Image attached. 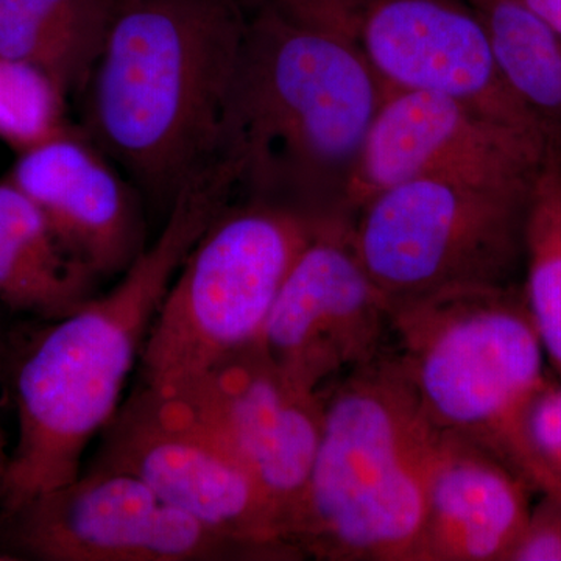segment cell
<instances>
[{
	"instance_id": "22",
	"label": "cell",
	"mask_w": 561,
	"mask_h": 561,
	"mask_svg": "<svg viewBox=\"0 0 561 561\" xmlns=\"http://www.w3.org/2000/svg\"><path fill=\"white\" fill-rule=\"evenodd\" d=\"M511 561H561V494H542L531 508Z\"/></svg>"
},
{
	"instance_id": "19",
	"label": "cell",
	"mask_w": 561,
	"mask_h": 561,
	"mask_svg": "<svg viewBox=\"0 0 561 561\" xmlns=\"http://www.w3.org/2000/svg\"><path fill=\"white\" fill-rule=\"evenodd\" d=\"M523 295L561 381V139L551 136L531 183L524 231Z\"/></svg>"
},
{
	"instance_id": "13",
	"label": "cell",
	"mask_w": 561,
	"mask_h": 561,
	"mask_svg": "<svg viewBox=\"0 0 561 561\" xmlns=\"http://www.w3.org/2000/svg\"><path fill=\"white\" fill-rule=\"evenodd\" d=\"M162 391L186 401L241 461L275 505L295 546V526L319 448L324 393L291 381L257 343Z\"/></svg>"
},
{
	"instance_id": "2",
	"label": "cell",
	"mask_w": 561,
	"mask_h": 561,
	"mask_svg": "<svg viewBox=\"0 0 561 561\" xmlns=\"http://www.w3.org/2000/svg\"><path fill=\"white\" fill-rule=\"evenodd\" d=\"M234 194L227 169L210 162L180 192L157 241L119 283L50 321L14 362L18 442L0 513L79 478L84 451L124 401L125 383L176 272Z\"/></svg>"
},
{
	"instance_id": "1",
	"label": "cell",
	"mask_w": 561,
	"mask_h": 561,
	"mask_svg": "<svg viewBox=\"0 0 561 561\" xmlns=\"http://www.w3.org/2000/svg\"><path fill=\"white\" fill-rule=\"evenodd\" d=\"M241 58L214 160L236 194L316 225L345 197L386 88L356 44L306 0H247Z\"/></svg>"
},
{
	"instance_id": "7",
	"label": "cell",
	"mask_w": 561,
	"mask_h": 561,
	"mask_svg": "<svg viewBox=\"0 0 561 561\" xmlns=\"http://www.w3.org/2000/svg\"><path fill=\"white\" fill-rule=\"evenodd\" d=\"M531 183L404 181L356 210L351 241L390 309L516 286Z\"/></svg>"
},
{
	"instance_id": "24",
	"label": "cell",
	"mask_w": 561,
	"mask_h": 561,
	"mask_svg": "<svg viewBox=\"0 0 561 561\" xmlns=\"http://www.w3.org/2000/svg\"><path fill=\"white\" fill-rule=\"evenodd\" d=\"M10 459L9 442H7L5 431L0 424V493H2L3 483H5L7 472H9Z\"/></svg>"
},
{
	"instance_id": "10",
	"label": "cell",
	"mask_w": 561,
	"mask_h": 561,
	"mask_svg": "<svg viewBox=\"0 0 561 561\" xmlns=\"http://www.w3.org/2000/svg\"><path fill=\"white\" fill-rule=\"evenodd\" d=\"M353 39L386 90L456 99L491 119L546 136L502 79L470 0H306Z\"/></svg>"
},
{
	"instance_id": "25",
	"label": "cell",
	"mask_w": 561,
	"mask_h": 561,
	"mask_svg": "<svg viewBox=\"0 0 561 561\" xmlns=\"http://www.w3.org/2000/svg\"><path fill=\"white\" fill-rule=\"evenodd\" d=\"M9 342H7L5 334H3L2 324H0V376L3 375L10 367L9 356Z\"/></svg>"
},
{
	"instance_id": "17",
	"label": "cell",
	"mask_w": 561,
	"mask_h": 561,
	"mask_svg": "<svg viewBox=\"0 0 561 561\" xmlns=\"http://www.w3.org/2000/svg\"><path fill=\"white\" fill-rule=\"evenodd\" d=\"M114 0H0V57L31 62L66 94L87 90Z\"/></svg>"
},
{
	"instance_id": "3",
	"label": "cell",
	"mask_w": 561,
	"mask_h": 561,
	"mask_svg": "<svg viewBox=\"0 0 561 561\" xmlns=\"http://www.w3.org/2000/svg\"><path fill=\"white\" fill-rule=\"evenodd\" d=\"M245 27L243 0H114L83 133L164 216L216 157Z\"/></svg>"
},
{
	"instance_id": "11",
	"label": "cell",
	"mask_w": 561,
	"mask_h": 561,
	"mask_svg": "<svg viewBox=\"0 0 561 561\" xmlns=\"http://www.w3.org/2000/svg\"><path fill=\"white\" fill-rule=\"evenodd\" d=\"M389 301L354 250L350 221L321 225L291 265L257 345L291 381L324 393L387 353Z\"/></svg>"
},
{
	"instance_id": "8",
	"label": "cell",
	"mask_w": 561,
	"mask_h": 561,
	"mask_svg": "<svg viewBox=\"0 0 561 561\" xmlns=\"http://www.w3.org/2000/svg\"><path fill=\"white\" fill-rule=\"evenodd\" d=\"M90 470L139 479L262 561L302 560L267 494L176 394L140 382L103 427Z\"/></svg>"
},
{
	"instance_id": "20",
	"label": "cell",
	"mask_w": 561,
	"mask_h": 561,
	"mask_svg": "<svg viewBox=\"0 0 561 561\" xmlns=\"http://www.w3.org/2000/svg\"><path fill=\"white\" fill-rule=\"evenodd\" d=\"M66 98L43 69L0 57V140L22 153L69 130Z\"/></svg>"
},
{
	"instance_id": "16",
	"label": "cell",
	"mask_w": 561,
	"mask_h": 561,
	"mask_svg": "<svg viewBox=\"0 0 561 561\" xmlns=\"http://www.w3.org/2000/svg\"><path fill=\"white\" fill-rule=\"evenodd\" d=\"M98 283L62 249L43 210L0 180V302L50 323L79 311Z\"/></svg>"
},
{
	"instance_id": "18",
	"label": "cell",
	"mask_w": 561,
	"mask_h": 561,
	"mask_svg": "<svg viewBox=\"0 0 561 561\" xmlns=\"http://www.w3.org/2000/svg\"><path fill=\"white\" fill-rule=\"evenodd\" d=\"M515 98L561 139V36L519 0H470Z\"/></svg>"
},
{
	"instance_id": "9",
	"label": "cell",
	"mask_w": 561,
	"mask_h": 561,
	"mask_svg": "<svg viewBox=\"0 0 561 561\" xmlns=\"http://www.w3.org/2000/svg\"><path fill=\"white\" fill-rule=\"evenodd\" d=\"M0 538L14 556L39 561H262L124 472L81 471L0 513Z\"/></svg>"
},
{
	"instance_id": "23",
	"label": "cell",
	"mask_w": 561,
	"mask_h": 561,
	"mask_svg": "<svg viewBox=\"0 0 561 561\" xmlns=\"http://www.w3.org/2000/svg\"><path fill=\"white\" fill-rule=\"evenodd\" d=\"M561 36V0H519Z\"/></svg>"
},
{
	"instance_id": "14",
	"label": "cell",
	"mask_w": 561,
	"mask_h": 561,
	"mask_svg": "<svg viewBox=\"0 0 561 561\" xmlns=\"http://www.w3.org/2000/svg\"><path fill=\"white\" fill-rule=\"evenodd\" d=\"M7 179L98 280L124 275L149 245L142 197L83 131L69 128L22 151Z\"/></svg>"
},
{
	"instance_id": "5",
	"label": "cell",
	"mask_w": 561,
	"mask_h": 561,
	"mask_svg": "<svg viewBox=\"0 0 561 561\" xmlns=\"http://www.w3.org/2000/svg\"><path fill=\"white\" fill-rule=\"evenodd\" d=\"M394 359L443 432L504 461L545 494L526 419L545 350L518 286L451 291L391 309Z\"/></svg>"
},
{
	"instance_id": "15",
	"label": "cell",
	"mask_w": 561,
	"mask_h": 561,
	"mask_svg": "<svg viewBox=\"0 0 561 561\" xmlns=\"http://www.w3.org/2000/svg\"><path fill=\"white\" fill-rule=\"evenodd\" d=\"M530 489L504 461L443 434L415 561H511Z\"/></svg>"
},
{
	"instance_id": "12",
	"label": "cell",
	"mask_w": 561,
	"mask_h": 561,
	"mask_svg": "<svg viewBox=\"0 0 561 561\" xmlns=\"http://www.w3.org/2000/svg\"><path fill=\"white\" fill-rule=\"evenodd\" d=\"M549 139L446 95L386 90L346 191V220L376 194L404 181L530 183Z\"/></svg>"
},
{
	"instance_id": "6",
	"label": "cell",
	"mask_w": 561,
	"mask_h": 561,
	"mask_svg": "<svg viewBox=\"0 0 561 561\" xmlns=\"http://www.w3.org/2000/svg\"><path fill=\"white\" fill-rule=\"evenodd\" d=\"M319 228L279 206L232 201L192 247L161 302L139 360L142 383L173 389L254 345Z\"/></svg>"
},
{
	"instance_id": "21",
	"label": "cell",
	"mask_w": 561,
	"mask_h": 561,
	"mask_svg": "<svg viewBox=\"0 0 561 561\" xmlns=\"http://www.w3.org/2000/svg\"><path fill=\"white\" fill-rule=\"evenodd\" d=\"M531 456L545 479V494H561V382H546L526 419Z\"/></svg>"
},
{
	"instance_id": "4",
	"label": "cell",
	"mask_w": 561,
	"mask_h": 561,
	"mask_svg": "<svg viewBox=\"0 0 561 561\" xmlns=\"http://www.w3.org/2000/svg\"><path fill=\"white\" fill-rule=\"evenodd\" d=\"M442 438L393 353L332 383L294 531L301 556L415 561Z\"/></svg>"
}]
</instances>
